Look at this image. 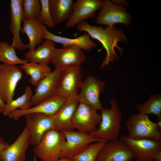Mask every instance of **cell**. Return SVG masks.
I'll return each instance as SVG.
<instances>
[{"label":"cell","mask_w":161,"mask_h":161,"mask_svg":"<svg viewBox=\"0 0 161 161\" xmlns=\"http://www.w3.org/2000/svg\"><path fill=\"white\" fill-rule=\"evenodd\" d=\"M77 26L78 31L87 32L92 38L99 41L106 50V55L102 64L101 69L109 62L114 63L119 59L114 50L115 48H117L121 55L122 54V49L118 46V43L120 41L126 42L127 40L121 29H117L114 26H106L103 29L101 27L91 25L84 21Z\"/></svg>","instance_id":"6da1fadb"},{"label":"cell","mask_w":161,"mask_h":161,"mask_svg":"<svg viewBox=\"0 0 161 161\" xmlns=\"http://www.w3.org/2000/svg\"><path fill=\"white\" fill-rule=\"evenodd\" d=\"M110 104V109L103 108L101 110V121L96 130L90 134L106 142L118 139L122 120V113L114 98L111 99Z\"/></svg>","instance_id":"7a4b0ae2"},{"label":"cell","mask_w":161,"mask_h":161,"mask_svg":"<svg viewBox=\"0 0 161 161\" xmlns=\"http://www.w3.org/2000/svg\"><path fill=\"white\" fill-rule=\"evenodd\" d=\"M65 140L64 133L51 129L43 135L33 149L34 156L41 161H54L60 158Z\"/></svg>","instance_id":"3957f363"},{"label":"cell","mask_w":161,"mask_h":161,"mask_svg":"<svg viewBox=\"0 0 161 161\" xmlns=\"http://www.w3.org/2000/svg\"><path fill=\"white\" fill-rule=\"evenodd\" d=\"M129 138L134 139H149L161 140V133L156 123L148 115L139 113L130 116L125 123Z\"/></svg>","instance_id":"277c9868"},{"label":"cell","mask_w":161,"mask_h":161,"mask_svg":"<svg viewBox=\"0 0 161 161\" xmlns=\"http://www.w3.org/2000/svg\"><path fill=\"white\" fill-rule=\"evenodd\" d=\"M119 139L124 142L134 154L135 161H155L156 155L161 152V140L134 139L122 134Z\"/></svg>","instance_id":"5b68a950"},{"label":"cell","mask_w":161,"mask_h":161,"mask_svg":"<svg viewBox=\"0 0 161 161\" xmlns=\"http://www.w3.org/2000/svg\"><path fill=\"white\" fill-rule=\"evenodd\" d=\"M100 10L96 16L95 23L112 27L117 23L130 25L131 17L123 6L116 4L108 0L103 1Z\"/></svg>","instance_id":"8992f818"},{"label":"cell","mask_w":161,"mask_h":161,"mask_svg":"<svg viewBox=\"0 0 161 161\" xmlns=\"http://www.w3.org/2000/svg\"><path fill=\"white\" fill-rule=\"evenodd\" d=\"M101 120V115L90 106L79 102L72 119L74 128L77 131L87 134L95 131Z\"/></svg>","instance_id":"52a82bcc"},{"label":"cell","mask_w":161,"mask_h":161,"mask_svg":"<svg viewBox=\"0 0 161 161\" xmlns=\"http://www.w3.org/2000/svg\"><path fill=\"white\" fill-rule=\"evenodd\" d=\"M83 50L73 46H64L62 48L55 47L50 61L56 68L64 70L80 66L85 61Z\"/></svg>","instance_id":"ba28073f"},{"label":"cell","mask_w":161,"mask_h":161,"mask_svg":"<svg viewBox=\"0 0 161 161\" xmlns=\"http://www.w3.org/2000/svg\"><path fill=\"white\" fill-rule=\"evenodd\" d=\"M22 76L21 69L16 66L0 64V97L5 104L13 100Z\"/></svg>","instance_id":"9c48e42d"},{"label":"cell","mask_w":161,"mask_h":161,"mask_svg":"<svg viewBox=\"0 0 161 161\" xmlns=\"http://www.w3.org/2000/svg\"><path fill=\"white\" fill-rule=\"evenodd\" d=\"M61 131L64 134L65 140L62 147L60 157L72 158L92 143L99 141L106 142L95 138L90 134L84 133L78 131Z\"/></svg>","instance_id":"30bf717a"},{"label":"cell","mask_w":161,"mask_h":161,"mask_svg":"<svg viewBox=\"0 0 161 161\" xmlns=\"http://www.w3.org/2000/svg\"><path fill=\"white\" fill-rule=\"evenodd\" d=\"M105 86V84L102 81L94 76L89 75L82 82L78 96L79 102L86 104L97 111L101 110L103 108L99 97L104 91Z\"/></svg>","instance_id":"8fae6325"},{"label":"cell","mask_w":161,"mask_h":161,"mask_svg":"<svg viewBox=\"0 0 161 161\" xmlns=\"http://www.w3.org/2000/svg\"><path fill=\"white\" fill-rule=\"evenodd\" d=\"M134 158L132 150L124 142L117 139L106 142L96 161H132Z\"/></svg>","instance_id":"7c38bea8"},{"label":"cell","mask_w":161,"mask_h":161,"mask_svg":"<svg viewBox=\"0 0 161 161\" xmlns=\"http://www.w3.org/2000/svg\"><path fill=\"white\" fill-rule=\"evenodd\" d=\"M62 71L56 95L67 99L78 100V90L82 82L80 66Z\"/></svg>","instance_id":"4fadbf2b"},{"label":"cell","mask_w":161,"mask_h":161,"mask_svg":"<svg viewBox=\"0 0 161 161\" xmlns=\"http://www.w3.org/2000/svg\"><path fill=\"white\" fill-rule=\"evenodd\" d=\"M25 116V127L29 135L31 144L35 146L39 143L47 131L53 129V116L37 113L28 114Z\"/></svg>","instance_id":"5bb4252c"},{"label":"cell","mask_w":161,"mask_h":161,"mask_svg":"<svg viewBox=\"0 0 161 161\" xmlns=\"http://www.w3.org/2000/svg\"><path fill=\"white\" fill-rule=\"evenodd\" d=\"M62 72V70L55 68L39 83L31 98V106H35L56 95Z\"/></svg>","instance_id":"9a60e30c"},{"label":"cell","mask_w":161,"mask_h":161,"mask_svg":"<svg viewBox=\"0 0 161 161\" xmlns=\"http://www.w3.org/2000/svg\"><path fill=\"white\" fill-rule=\"evenodd\" d=\"M66 100L67 99L56 95L28 109H15L8 117L17 121L21 117L30 113H41L53 116L58 112Z\"/></svg>","instance_id":"2e32d148"},{"label":"cell","mask_w":161,"mask_h":161,"mask_svg":"<svg viewBox=\"0 0 161 161\" xmlns=\"http://www.w3.org/2000/svg\"><path fill=\"white\" fill-rule=\"evenodd\" d=\"M102 3L100 0H77L74 3L72 13L64 27H74L88 18H95V12L100 9Z\"/></svg>","instance_id":"e0dca14e"},{"label":"cell","mask_w":161,"mask_h":161,"mask_svg":"<svg viewBox=\"0 0 161 161\" xmlns=\"http://www.w3.org/2000/svg\"><path fill=\"white\" fill-rule=\"evenodd\" d=\"M31 144L28 132L25 126L13 142L0 151V161H26V152Z\"/></svg>","instance_id":"ac0fdd59"},{"label":"cell","mask_w":161,"mask_h":161,"mask_svg":"<svg viewBox=\"0 0 161 161\" xmlns=\"http://www.w3.org/2000/svg\"><path fill=\"white\" fill-rule=\"evenodd\" d=\"M23 0H11L10 1V30L13 35L11 45L15 49L23 50L28 48V44L21 41L20 32L24 18L23 12Z\"/></svg>","instance_id":"d6986e66"},{"label":"cell","mask_w":161,"mask_h":161,"mask_svg":"<svg viewBox=\"0 0 161 161\" xmlns=\"http://www.w3.org/2000/svg\"><path fill=\"white\" fill-rule=\"evenodd\" d=\"M79 103L78 100L67 99L58 112L53 116V129L58 131H74L72 119Z\"/></svg>","instance_id":"ffe728a7"},{"label":"cell","mask_w":161,"mask_h":161,"mask_svg":"<svg viewBox=\"0 0 161 161\" xmlns=\"http://www.w3.org/2000/svg\"><path fill=\"white\" fill-rule=\"evenodd\" d=\"M21 31L26 34L28 38L29 51H33L37 45L39 46L43 42L46 27L38 18L24 19Z\"/></svg>","instance_id":"44dd1931"},{"label":"cell","mask_w":161,"mask_h":161,"mask_svg":"<svg viewBox=\"0 0 161 161\" xmlns=\"http://www.w3.org/2000/svg\"><path fill=\"white\" fill-rule=\"evenodd\" d=\"M44 39L50 40L54 42L64 46H73L79 47L87 52H90L97 47L96 44L90 39L88 33L74 38H70L55 34L45 29Z\"/></svg>","instance_id":"7402d4cb"},{"label":"cell","mask_w":161,"mask_h":161,"mask_svg":"<svg viewBox=\"0 0 161 161\" xmlns=\"http://www.w3.org/2000/svg\"><path fill=\"white\" fill-rule=\"evenodd\" d=\"M55 47L54 42L50 40L45 39L35 49L26 53L25 59L31 62L48 65Z\"/></svg>","instance_id":"603a6c76"},{"label":"cell","mask_w":161,"mask_h":161,"mask_svg":"<svg viewBox=\"0 0 161 161\" xmlns=\"http://www.w3.org/2000/svg\"><path fill=\"white\" fill-rule=\"evenodd\" d=\"M74 3L72 0H49L50 12L55 25L69 19L73 12Z\"/></svg>","instance_id":"cb8c5ba5"},{"label":"cell","mask_w":161,"mask_h":161,"mask_svg":"<svg viewBox=\"0 0 161 161\" xmlns=\"http://www.w3.org/2000/svg\"><path fill=\"white\" fill-rule=\"evenodd\" d=\"M19 67L27 75L30 76L29 79L30 83L36 86L51 72L48 65L31 62L21 65Z\"/></svg>","instance_id":"d4e9b609"},{"label":"cell","mask_w":161,"mask_h":161,"mask_svg":"<svg viewBox=\"0 0 161 161\" xmlns=\"http://www.w3.org/2000/svg\"><path fill=\"white\" fill-rule=\"evenodd\" d=\"M32 89L29 86L25 87L24 94L15 100L6 103L2 114L8 116L13 111L16 109L25 110L31 107V100L33 95Z\"/></svg>","instance_id":"484cf974"},{"label":"cell","mask_w":161,"mask_h":161,"mask_svg":"<svg viewBox=\"0 0 161 161\" xmlns=\"http://www.w3.org/2000/svg\"><path fill=\"white\" fill-rule=\"evenodd\" d=\"M15 48L5 42H0V62L10 65L24 64L29 62L24 59H21L17 56Z\"/></svg>","instance_id":"4316f807"},{"label":"cell","mask_w":161,"mask_h":161,"mask_svg":"<svg viewBox=\"0 0 161 161\" xmlns=\"http://www.w3.org/2000/svg\"><path fill=\"white\" fill-rule=\"evenodd\" d=\"M135 108L139 113L147 115L151 114L155 115L157 117L158 120H161V95H151L146 102L136 105Z\"/></svg>","instance_id":"83f0119b"},{"label":"cell","mask_w":161,"mask_h":161,"mask_svg":"<svg viewBox=\"0 0 161 161\" xmlns=\"http://www.w3.org/2000/svg\"><path fill=\"white\" fill-rule=\"evenodd\" d=\"M106 142L99 141L92 143L71 158L74 161H96L99 151Z\"/></svg>","instance_id":"f1b7e54d"},{"label":"cell","mask_w":161,"mask_h":161,"mask_svg":"<svg viewBox=\"0 0 161 161\" xmlns=\"http://www.w3.org/2000/svg\"><path fill=\"white\" fill-rule=\"evenodd\" d=\"M22 6L24 19L38 18L41 9L40 0H23Z\"/></svg>","instance_id":"f546056e"},{"label":"cell","mask_w":161,"mask_h":161,"mask_svg":"<svg viewBox=\"0 0 161 161\" xmlns=\"http://www.w3.org/2000/svg\"><path fill=\"white\" fill-rule=\"evenodd\" d=\"M41 9L38 19L41 22L50 28H54L55 24L50 12L49 0H40Z\"/></svg>","instance_id":"4dcf8cb0"},{"label":"cell","mask_w":161,"mask_h":161,"mask_svg":"<svg viewBox=\"0 0 161 161\" xmlns=\"http://www.w3.org/2000/svg\"><path fill=\"white\" fill-rule=\"evenodd\" d=\"M9 145V143L5 141L3 138L0 137V151L5 149Z\"/></svg>","instance_id":"1f68e13d"},{"label":"cell","mask_w":161,"mask_h":161,"mask_svg":"<svg viewBox=\"0 0 161 161\" xmlns=\"http://www.w3.org/2000/svg\"><path fill=\"white\" fill-rule=\"evenodd\" d=\"M54 161H74L72 158L60 157Z\"/></svg>","instance_id":"d6a6232c"},{"label":"cell","mask_w":161,"mask_h":161,"mask_svg":"<svg viewBox=\"0 0 161 161\" xmlns=\"http://www.w3.org/2000/svg\"><path fill=\"white\" fill-rule=\"evenodd\" d=\"M5 103L2 100L0 97V114L2 113L5 106Z\"/></svg>","instance_id":"836d02e7"},{"label":"cell","mask_w":161,"mask_h":161,"mask_svg":"<svg viewBox=\"0 0 161 161\" xmlns=\"http://www.w3.org/2000/svg\"><path fill=\"white\" fill-rule=\"evenodd\" d=\"M159 130L161 131V120H158L157 123H156Z\"/></svg>","instance_id":"e575fe53"},{"label":"cell","mask_w":161,"mask_h":161,"mask_svg":"<svg viewBox=\"0 0 161 161\" xmlns=\"http://www.w3.org/2000/svg\"><path fill=\"white\" fill-rule=\"evenodd\" d=\"M32 161H37L36 158L35 156H34Z\"/></svg>","instance_id":"d590c367"},{"label":"cell","mask_w":161,"mask_h":161,"mask_svg":"<svg viewBox=\"0 0 161 161\" xmlns=\"http://www.w3.org/2000/svg\"><path fill=\"white\" fill-rule=\"evenodd\" d=\"M156 161H161V160H157Z\"/></svg>","instance_id":"8d00e7d4"}]
</instances>
